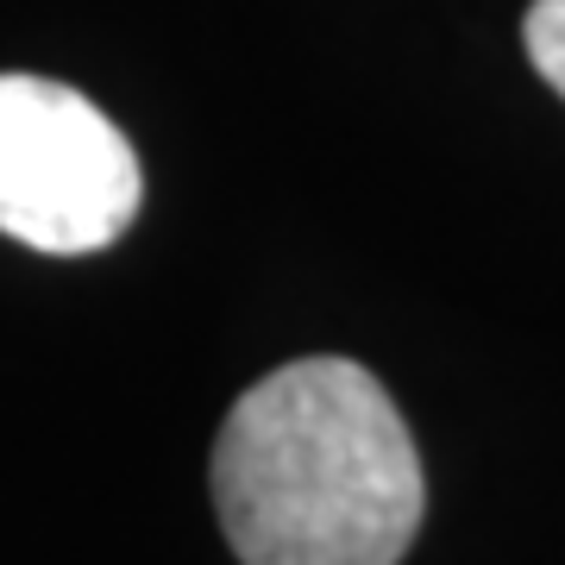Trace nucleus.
I'll return each mask as SVG.
<instances>
[{
  "label": "nucleus",
  "mask_w": 565,
  "mask_h": 565,
  "mask_svg": "<svg viewBox=\"0 0 565 565\" xmlns=\"http://www.w3.org/2000/svg\"><path fill=\"white\" fill-rule=\"evenodd\" d=\"M207 478L239 565H396L427 509L422 452L352 359H296L252 384Z\"/></svg>",
  "instance_id": "obj_1"
},
{
  "label": "nucleus",
  "mask_w": 565,
  "mask_h": 565,
  "mask_svg": "<svg viewBox=\"0 0 565 565\" xmlns=\"http://www.w3.org/2000/svg\"><path fill=\"white\" fill-rule=\"evenodd\" d=\"M145 195L139 158L114 120L76 88L0 76V233L82 258L132 226Z\"/></svg>",
  "instance_id": "obj_2"
},
{
  "label": "nucleus",
  "mask_w": 565,
  "mask_h": 565,
  "mask_svg": "<svg viewBox=\"0 0 565 565\" xmlns=\"http://www.w3.org/2000/svg\"><path fill=\"white\" fill-rule=\"evenodd\" d=\"M522 44H527V63L541 70V82L565 102V0H534L527 7Z\"/></svg>",
  "instance_id": "obj_3"
}]
</instances>
